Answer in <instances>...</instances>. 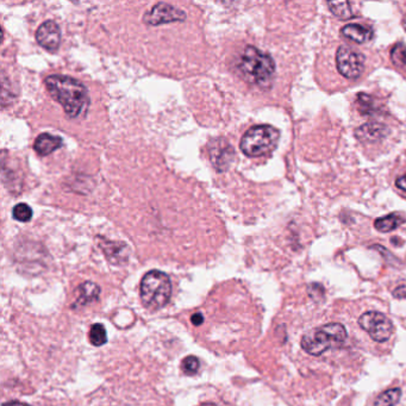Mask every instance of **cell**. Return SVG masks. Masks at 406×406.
I'll return each instance as SVG.
<instances>
[{"label": "cell", "instance_id": "1", "mask_svg": "<svg viewBox=\"0 0 406 406\" xmlns=\"http://www.w3.org/2000/svg\"><path fill=\"white\" fill-rule=\"evenodd\" d=\"M46 86L51 98L63 106L71 118H77L87 110L90 98L86 87L77 79L67 75H51L46 79Z\"/></svg>", "mask_w": 406, "mask_h": 406}, {"label": "cell", "instance_id": "2", "mask_svg": "<svg viewBox=\"0 0 406 406\" xmlns=\"http://www.w3.org/2000/svg\"><path fill=\"white\" fill-rule=\"evenodd\" d=\"M239 70L250 84L267 87L272 82L275 63L270 55L266 54L253 46H248L240 58Z\"/></svg>", "mask_w": 406, "mask_h": 406}, {"label": "cell", "instance_id": "3", "mask_svg": "<svg viewBox=\"0 0 406 406\" xmlns=\"http://www.w3.org/2000/svg\"><path fill=\"white\" fill-rule=\"evenodd\" d=\"M347 330L341 323H330L306 332L301 339V348L313 356H320L330 348H337L347 340Z\"/></svg>", "mask_w": 406, "mask_h": 406}, {"label": "cell", "instance_id": "4", "mask_svg": "<svg viewBox=\"0 0 406 406\" xmlns=\"http://www.w3.org/2000/svg\"><path fill=\"white\" fill-rule=\"evenodd\" d=\"M140 297L145 309L152 311L162 309L172 297L171 279L164 272L150 270L142 279Z\"/></svg>", "mask_w": 406, "mask_h": 406}, {"label": "cell", "instance_id": "5", "mask_svg": "<svg viewBox=\"0 0 406 406\" xmlns=\"http://www.w3.org/2000/svg\"><path fill=\"white\" fill-rule=\"evenodd\" d=\"M280 138L279 130L272 125H256L250 128L241 140V150L249 157H263L273 152Z\"/></svg>", "mask_w": 406, "mask_h": 406}, {"label": "cell", "instance_id": "6", "mask_svg": "<svg viewBox=\"0 0 406 406\" xmlns=\"http://www.w3.org/2000/svg\"><path fill=\"white\" fill-rule=\"evenodd\" d=\"M359 325L368 332L371 339L378 343L390 340L393 334V323L388 317L378 311H367L359 318Z\"/></svg>", "mask_w": 406, "mask_h": 406}, {"label": "cell", "instance_id": "7", "mask_svg": "<svg viewBox=\"0 0 406 406\" xmlns=\"http://www.w3.org/2000/svg\"><path fill=\"white\" fill-rule=\"evenodd\" d=\"M365 55L352 47L341 46L336 53V65L341 74L348 79H358L365 70Z\"/></svg>", "mask_w": 406, "mask_h": 406}, {"label": "cell", "instance_id": "8", "mask_svg": "<svg viewBox=\"0 0 406 406\" xmlns=\"http://www.w3.org/2000/svg\"><path fill=\"white\" fill-rule=\"evenodd\" d=\"M185 18L186 13L180 8L166 3H159L145 13L143 20L149 25H161L172 22H181L185 20Z\"/></svg>", "mask_w": 406, "mask_h": 406}, {"label": "cell", "instance_id": "9", "mask_svg": "<svg viewBox=\"0 0 406 406\" xmlns=\"http://www.w3.org/2000/svg\"><path fill=\"white\" fill-rule=\"evenodd\" d=\"M36 41L41 47L55 51L61 44V30L54 20H47L39 25L36 32Z\"/></svg>", "mask_w": 406, "mask_h": 406}, {"label": "cell", "instance_id": "10", "mask_svg": "<svg viewBox=\"0 0 406 406\" xmlns=\"http://www.w3.org/2000/svg\"><path fill=\"white\" fill-rule=\"evenodd\" d=\"M388 129L386 125L376 122H369L361 125L355 131L358 140L363 143H378L386 137Z\"/></svg>", "mask_w": 406, "mask_h": 406}, {"label": "cell", "instance_id": "11", "mask_svg": "<svg viewBox=\"0 0 406 406\" xmlns=\"http://www.w3.org/2000/svg\"><path fill=\"white\" fill-rule=\"evenodd\" d=\"M61 147H63V138L48 133H41L34 143V149L39 157L51 155V152L58 150Z\"/></svg>", "mask_w": 406, "mask_h": 406}, {"label": "cell", "instance_id": "12", "mask_svg": "<svg viewBox=\"0 0 406 406\" xmlns=\"http://www.w3.org/2000/svg\"><path fill=\"white\" fill-rule=\"evenodd\" d=\"M79 298L73 304V309H80L92 301H97L100 294V287L92 282H86L78 287Z\"/></svg>", "mask_w": 406, "mask_h": 406}, {"label": "cell", "instance_id": "13", "mask_svg": "<svg viewBox=\"0 0 406 406\" xmlns=\"http://www.w3.org/2000/svg\"><path fill=\"white\" fill-rule=\"evenodd\" d=\"M342 35L347 39H352L356 44H365L373 39V32L368 27H362L360 24H348L342 29Z\"/></svg>", "mask_w": 406, "mask_h": 406}, {"label": "cell", "instance_id": "14", "mask_svg": "<svg viewBox=\"0 0 406 406\" xmlns=\"http://www.w3.org/2000/svg\"><path fill=\"white\" fill-rule=\"evenodd\" d=\"M402 398V390L400 388H391L375 399L374 406H395Z\"/></svg>", "mask_w": 406, "mask_h": 406}, {"label": "cell", "instance_id": "15", "mask_svg": "<svg viewBox=\"0 0 406 406\" xmlns=\"http://www.w3.org/2000/svg\"><path fill=\"white\" fill-rule=\"evenodd\" d=\"M402 223V218L392 214L386 217L376 219L374 222V227L376 230L381 231V233H390V231L395 230V228H398Z\"/></svg>", "mask_w": 406, "mask_h": 406}, {"label": "cell", "instance_id": "16", "mask_svg": "<svg viewBox=\"0 0 406 406\" xmlns=\"http://www.w3.org/2000/svg\"><path fill=\"white\" fill-rule=\"evenodd\" d=\"M328 6L332 13L340 20H351L354 16L351 4L348 1H329Z\"/></svg>", "mask_w": 406, "mask_h": 406}, {"label": "cell", "instance_id": "17", "mask_svg": "<svg viewBox=\"0 0 406 406\" xmlns=\"http://www.w3.org/2000/svg\"><path fill=\"white\" fill-rule=\"evenodd\" d=\"M90 341L91 343L96 346V347L104 346L106 343V341H107L105 327L100 325V323H96V325H92L90 330Z\"/></svg>", "mask_w": 406, "mask_h": 406}, {"label": "cell", "instance_id": "18", "mask_svg": "<svg viewBox=\"0 0 406 406\" xmlns=\"http://www.w3.org/2000/svg\"><path fill=\"white\" fill-rule=\"evenodd\" d=\"M356 103H358V109H359L360 112H361L363 116H367V114L369 116V114H373L375 110H376L374 99H373L371 96H368V94H358Z\"/></svg>", "mask_w": 406, "mask_h": 406}, {"label": "cell", "instance_id": "19", "mask_svg": "<svg viewBox=\"0 0 406 406\" xmlns=\"http://www.w3.org/2000/svg\"><path fill=\"white\" fill-rule=\"evenodd\" d=\"M391 59L395 66L406 71V46L405 44H395L391 51Z\"/></svg>", "mask_w": 406, "mask_h": 406}, {"label": "cell", "instance_id": "20", "mask_svg": "<svg viewBox=\"0 0 406 406\" xmlns=\"http://www.w3.org/2000/svg\"><path fill=\"white\" fill-rule=\"evenodd\" d=\"M12 216H13V218L18 221V222H29V221L32 218V207H29L27 204H17L16 207H13Z\"/></svg>", "mask_w": 406, "mask_h": 406}, {"label": "cell", "instance_id": "21", "mask_svg": "<svg viewBox=\"0 0 406 406\" xmlns=\"http://www.w3.org/2000/svg\"><path fill=\"white\" fill-rule=\"evenodd\" d=\"M200 363L199 360L197 359L195 356H186L183 362H181V369L186 375H193L199 371Z\"/></svg>", "mask_w": 406, "mask_h": 406}, {"label": "cell", "instance_id": "22", "mask_svg": "<svg viewBox=\"0 0 406 406\" xmlns=\"http://www.w3.org/2000/svg\"><path fill=\"white\" fill-rule=\"evenodd\" d=\"M309 296L310 297L313 298V301H320L323 299L325 297V287L323 285H320V284H311L309 286Z\"/></svg>", "mask_w": 406, "mask_h": 406}, {"label": "cell", "instance_id": "23", "mask_svg": "<svg viewBox=\"0 0 406 406\" xmlns=\"http://www.w3.org/2000/svg\"><path fill=\"white\" fill-rule=\"evenodd\" d=\"M392 296L395 298V299H405L406 298V280L405 282H402L399 284L395 289H393V292H392Z\"/></svg>", "mask_w": 406, "mask_h": 406}, {"label": "cell", "instance_id": "24", "mask_svg": "<svg viewBox=\"0 0 406 406\" xmlns=\"http://www.w3.org/2000/svg\"><path fill=\"white\" fill-rule=\"evenodd\" d=\"M191 322L195 327H198V325H203L204 322V317L202 313H195L193 316L191 317Z\"/></svg>", "mask_w": 406, "mask_h": 406}, {"label": "cell", "instance_id": "25", "mask_svg": "<svg viewBox=\"0 0 406 406\" xmlns=\"http://www.w3.org/2000/svg\"><path fill=\"white\" fill-rule=\"evenodd\" d=\"M395 186L400 188L402 191L406 192V176H400V178H398L397 181H395Z\"/></svg>", "mask_w": 406, "mask_h": 406}, {"label": "cell", "instance_id": "26", "mask_svg": "<svg viewBox=\"0 0 406 406\" xmlns=\"http://www.w3.org/2000/svg\"><path fill=\"white\" fill-rule=\"evenodd\" d=\"M3 406H30V405H27V404H25V402H16V400H13V402H4V404H3Z\"/></svg>", "mask_w": 406, "mask_h": 406}, {"label": "cell", "instance_id": "27", "mask_svg": "<svg viewBox=\"0 0 406 406\" xmlns=\"http://www.w3.org/2000/svg\"><path fill=\"white\" fill-rule=\"evenodd\" d=\"M199 406H219V405H217V404H215V402H203V404H200Z\"/></svg>", "mask_w": 406, "mask_h": 406}, {"label": "cell", "instance_id": "28", "mask_svg": "<svg viewBox=\"0 0 406 406\" xmlns=\"http://www.w3.org/2000/svg\"><path fill=\"white\" fill-rule=\"evenodd\" d=\"M402 27H405L406 29V16L404 17V20H402Z\"/></svg>", "mask_w": 406, "mask_h": 406}]
</instances>
